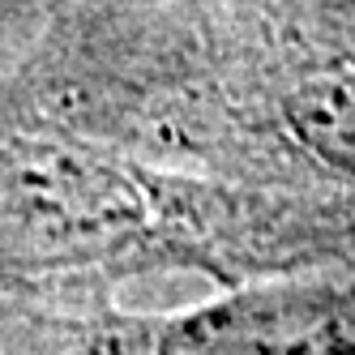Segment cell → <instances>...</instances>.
<instances>
[{
	"label": "cell",
	"instance_id": "2",
	"mask_svg": "<svg viewBox=\"0 0 355 355\" xmlns=\"http://www.w3.org/2000/svg\"><path fill=\"white\" fill-rule=\"evenodd\" d=\"M159 355H355V283H266L159 325Z\"/></svg>",
	"mask_w": 355,
	"mask_h": 355
},
{
	"label": "cell",
	"instance_id": "3",
	"mask_svg": "<svg viewBox=\"0 0 355 355\" xmlns=\"http://www.w3.org/2000/svg\"><path fill=\"white\" fill-rule=\"evenodd\" d=\"M283 129L309 159L355 180V69L300 78L283 103Z\"/></svg>",
	"mask_w": 355,
	"mask_h": 355
},
{
	"label": "cell",
	"instance_id": "1",
	"mask_svg": "<svg viewBox=\"0 0 355 355\" xmlns=\"http://www.w3.org/2000/svg\"><path fill=\"white\" fill-rule=\"evenodd\" d=\"M141 218L129 175L47 141L0 137V266L69 257Z\"/></svg>",
	"mask_w": 355,
	"mask_h": 355
}]
</instances>
